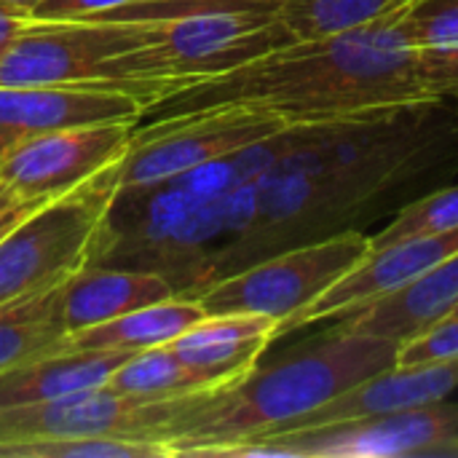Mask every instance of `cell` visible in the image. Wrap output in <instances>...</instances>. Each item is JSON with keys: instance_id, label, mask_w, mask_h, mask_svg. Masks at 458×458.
<instances>
[{"instance_id": "obj_1", "label": "cell", "mask_w": 458, "mask_h": 458, "mask_svg": "<svg viewBox=\"0 0 458 458\" xmlns=\"http://www.w3.org/2000/svg\"><path fill=\"white\" fill-rule=\"evenodd\" d=\"M445 89L405 30V5L354 30L293 40L228 72L188 83L142 110L140 123L217 107H252L290 126L381 118L437 105Z\"/></svg>"}, {"instance_id": "obj_2", "label": "cell", "mask_w": 458, "mask_h": 458, "mask_svg": "<svg viewBox=\"0 0 458 458\" xmlns=\"http://www.w3.org/2000/svg\"><path fill=\"white\" fill-rule=\"evenodd\" d=\"M400 344L330 330L242 381L172 403L156 440L174 458H223L231 448L293 429L301 419L360 381L397 365Z\"/></svg>"}, {"instance_id": "obj_3", "label": "cell", "mask_w": 458, "mask_h": 458, "mask_svg": "<svg viewBox=\"0 0 458 458\" xmlns=\"http://www.w3.org/2000/svg\"><path fill=\"white\" fill-rule=\"evenodd\" d=\"M148 27L140 46L102 64L105 86L134 94L145 107L295 40L279 19V8L193 13Z\"/></svg>"}, {"instance_id": "obj_4", "label": "cell", "mask_w": 458, "mask_h": 458, "mask_svg": "<svg viewBox=\"0 0 458 458\" xmlns=\"http://www.w3.org/2000/svg\"><path fill=\"white\" fill-rule=\"evenodd\" d=\"M121 164L46 201L0 236V306L64 284L102 255Z\"/></svg>"}, {"instance_id": "obj_5", "label": "cell", "mask_w": 458, "mask_h": 458, "mask_svg": "<svg viewBox=\"0 0 458 458\" xmlns=\"http://www.w3.org/2000/svg\"><path fill=\"white\" fill-rule=\"evenodd\" d=\"M370 239L357 231H338L325 239L295 244L236 268L196 298L207 314H260L276 319V338L284 327L344 279L365 255Z\"/></svg>"}, {"instance_id": "obj_6", "label": "cell", "mask_w": 458, "mask_h": 458, "mask_svg": "<svg viewBox=\"0 0 458 458\" xmlns=\"http://www.w3.org/2000/svg\"><path fill=\"white\" fill-rule=\"evenodd\" d=\"M458 437V403L301 427L231 448L223 458H405L445 456Z\"/></svg>"}, {"instance_id": "obj_7", "label": "cell", "mask_w": 458, "mask_h": 458, "mask_svg": "<svg viewBox=\"0 0 458 458\" xmlns=\"http://www.w3.org/2000/svg\"><path fill=\"white\" fill-rule=\"evenodd\" d=\"M284 129H290L287 121L252 107H217L137 123L131 148L118 172V188L177 180L201 164L271 140Z\"/></svg>"}, {"instance_id": "obj_8", "label": "cell", "mask_w": 458, "mask_h": 458, "mask_svg": "<svg viewBox=\"0 0 458 458\" xmlns=\"http://www.w3.org/2000/svg\"><path fill=\"white\" fill-rule=\"evenodd\" d=\"M148 24L27 21L0 54V86H105L102 64L148 38Z\"/></svg>"}, {"instance_id": "obj_9", "label": "cell", "mask_w": 458, "mask_h": 458, "mask_svg": "<svg viewBox=\"0 0 458 458\" xmlns=\"http://www.w3.org/2000/svg\"><path fill=\"white\" fill-rule=\"evenodd\" d=\"M140 121H99L54 129L0 161V182L19 199L51 201L123 161Z\"/></svg>"}, {"instance_id": "obj_10", "label": "cell", "mask_w": 458, "mask_h": 458, "mask_svg": "<svg viewBox=\"0 0 458 458\" xmlns=\"http://www.w3.org/2000/svg\"><path fill=\"white\" fill-rule=\"evenodd\" d=\"M174 400L142 403L113 394L110 389H86L56 400L0 408V443L40 437H137L156 440Z\"/></svg>"}, {"instance_id": "obj_11", "label": "cell", "mask_w": 458, "mask_h": 458, "mask_svg": "<svg viewBox=\"0 0 458 458\" xmlns=\"http://www.w3.org/2000/svg\"><path fill=\"white\" fill-rule=\"evenodd\" d=\"M454 252H458V228L397 239L384 247H370V252L344 279H338L317 303H311L284 327V335L290 330L346 317L373 301H381L413 284Z\"/></svg>"}, {"instance_id": "obj_12", "label": "cell", "mask_w": 458, "mask_h": 458, "mask_svg": "<svg viewBox=\"0 0 458 458\" xmlns=\"http://www.w3.org/2000/svg\"><path fill=\"white\" fill-rule=\"evenodd\" d=\"M145 102L99 86H0V161L21 142L54 129L140 121Z\"/></svg>"}, {"instance_id": "obj_13", "label": "cell", "mask_w": 458, "mask_h": 458, "mask_svg": "<svg viewBox=\"0 0 458 458\" xmlns=\"http://www.w3.org/2000/svg\"><path fill=\"white\" fill-rule=\"evenodd\" d=\"M276 319L260 314H207L166 346L196 373L207 392L252 373L276 341Z\"/></svg>"}, {"instance_id": "obj_14", "label": "cell", "mask_w": 458, "mask_h": 458, "mask_svg": "<svg viewBox=\"0 0 458 458\" xmlns=\"http://www.w3.org/2000/svg\"><path fill=\"white\" fill-rule=\"evenodd\" d=\"M456 389L458 357L416 362V365H392L389 370L370 376L360 381L357 386L346 389L344 394H338L335 400L325 403L322 408L301 419L293 429L362 419V416H381V413H394V411H411V408L443 403Z\"/></svg>"}, {"instance_id": "obj_15", "label": "cell", "mask_w": 458, "mask_h": 458, "mask_svg": "<svg viewBox=\"0 0 458 458\" xmlns=\"http://www.w3.org/2000/svg\"><path fill=\"white\" fill-rule=\"evenodd\" d=\"M458 306V252L435 266L429 274L416 279L413 284L373 301L346 317L333 319L338 330L378 335L397 341L400 346L451 317Z\"/></svg>"}, {"instance_id": "obj_16", "label": "cell", "mask_w": 458, "mask_h": 458, "mask_svg": "<svg viewBox=\"0 0 458 458\" xmlns=\"http://www.w3.org/2000/svg\"><path fill=\"white\" fill-rule=\"evenodd\" d=\"M174 295L172 282L156 271L86 263L62 284L64 330L78 333Z\"/></svg>"}, {"instance_id": "obj_17", "label": "cell", "mask_w": 458, "mask_h": 458, "mask_svg": "<svg viewBox=\"0 0 458 458\" xmlns=\"http://www.w3.org/2000/svg\"><path fill=\"white\" fill-rule=\"evenodd\" d=\"M207 311L199 298L174 295L161 303H150L107 319L102 325L67 333L54 352H99V354H137L153 346H164L204 319Z\"/></svg>"}, {"instance_id": "obj_18", "label": "cell", "mask_w": 458, "mask_h": 458, "mask_svg": "<svg viewBox=\"0 0 458 458\" xmlns=\"http://www.w3.org/2000/svg\"><path fill=\"white\" fill-rule=\"evenodd\" d=\"M131 354L48 352L0 373V408L67 397L107 384L113 370Z\"/></svg>"}, {"instance_id": "obj_19", "label": "cell", "mask_w": 458, "mask_h": 458, "mask_svg": "<svg viewBox=\"0 0 458 458\" xmlns=\"http://www.w3.org/2000/svg\"><path fill=\"white\" fill-rule=\"evenodd\" d=\"M67 335L62 284L0 306V373L56 349Z\"/></svg>"}, {"instance_id": "obj_20", "label": "cell", "mask_w": 458, "mask_h": 458, "mask_svg": "<svg viewBox=\"0 0 458 458\" xmlns=\"http://www.w3.org/2000/svg\"><path fill=\"white\" fill-rule=\"evenodd\" d=\"M105 389L142 403H166L207 392L196 373L185 368L182 360L166 344L137 352L123 360L107 378Z\"/></svg>"}, {"instance_id": "obj_21", "label": "cell", "mask_w": 458, "mask_h": 458, "mask_svg": "<svg viewBox=\"0 0 458 458\" xmlns=\"http://www.w3.org/2000/svg\"><path fill=\"white\" fill-rule=\"evenodd\" d=\"M405 30L445 94L458 99V0H411Z\"/></svg>"}, {"instance_id": "obj_22", "label": "cell", "mask_w": 458, "mask_h": 458, "mask_svg": "<svg viewBox=\"0 0 458 458\" xmlns=\"http://www.w3.org/2000/svg\"><path fill=\"white\" fill-rule=\"evenodd\" d=\"M411 0H279V19L295 40H314L370 24Z\"/></svg>"}, {"instance_id": "obj_23", "label": "cell", "mask_w": 458, "mask_h": 458, "mask_svg": "<svg viewBox=\"0 0 458 458\" xmlns=\"http://www.w3.org/2000/svg\"><path fill=\"white\" fill-rule=\"evenodd\" d=\"M0 458H174V451L153 440L99 435L0 443Z\"/></svg>"}, {"instance_id": "obj_24", "label": "cell", "mask_w": 458, "mask_h": 458, "mask_svg": "<svg viewBox=\"0 0 458 458\" xmlns=\"http://www.w3.org/2000/svg\"><path fill=\"white\" fill-rule=\"evenodd\" d=\"M458 228V185L443 188L432 196H424L413 204H408L397 217L370 239V247H384L397 239L408 236H424V233H440V231H456Z\"/></svg>"}, {"instance_id": "obj_25", "label": "cell", "mask_w": 458, "mask_h": 458, "mask_svg": "<svg viewBox=\"0 0 458 458\" xmlns=\"http://www.w3.org/2000/svg\"><path fill=\"white\" fill-rule=\"evenodd\" d=\"M458 357V314H451L429 330L408 338L397 352V365L435 362Z\"/></svg>"}, {"instance_id": "obj_26", "label": "cell", "mask_w": 458, "mask_h": 458, "mask_svg": "<svg viewBox=\"0 0 458 458\" xmlns=\"http://www.w3.org/2000/svg\"><path fill=\"white\" fill-rule=\"evenodd\" d=\"M131 0H40L30 19L32 21H83L97 13L121 8Z\"/></svg>"}, {"instance_id": "obj_27", "label": "cell", "mask_w": 458, "mask_h": 458, "mask_svg": "<svg viewBox=\"0 0 458 458\" xmlns=\"http://www.w3.org/2000/svg\"><path fill=\"white\" fill-rule=\"evenodd\" d=\"M30 21V16L24 13H16V11H8V8H0V54L5 51V46L13 40V35Z\"/></svg>"}, {"instance_id": "obj_28", "label": "cell", "mask_w": 458, "mask_h": 458, "mask_svg": "<svg viewBox=\"0 0 458 458\" xmlns=\"http://www.w3.org/2000/svg\"><path fill=\"white\" fill-rule=\"evenodd\" d=\"M30 204H43V201H38V199H19V196H13V193L0 182V220L8 217V215H13V212L21 209V207H30Z\"/></svg>"}, {"instance_id": "obj_29", "label": "cell", "mask_w": 458, "mask_h": 458, "mask_svg": "<svg viewBox=\"0 0 458 458\" xmlns=\"http://www.w3.org/2000/svg\"><path fill=\"white\" fill-rule=\"evenodd\" d=\"M38 3H40V0H0V8H8V11H16V13L30 16L32 8H35Z\"/></svg>"}, {"instance_id": "obj_30", "label": "cell", "mask_w": 458, "mask_h": 458, "mask_svg": "<svg viewBox=\"0 0 458 458\" xmlns=\"http://www.w3.org/2000/svg\"><path fill=\"white\" fill-rule=\"evenodd\" d=\"M445 456H451V458H458V437L448 445V451H445Z\"/></svg>"}, {"instance_id": "obj_31", "label": "cell", "mask_w": 458, "mask_h": 458, "mask_svg": "<svg viewBox=\"0 0 458 458\" xmlns=\"http://www.w3.org/2000/svg\"><path fill=\"white\" fill-rule=\"evenodd\" d=\"M454 314H458V306H456V311H454Z\"/></svg>"}]
</instances>
